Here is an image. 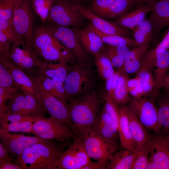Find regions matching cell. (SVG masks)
I'll return each instance as SVG.
<instances>
[{"instance_id": "obj_43", "label": "cell", "mask_w": 169, "mask_h": 169, "mask_svg": "<svg viewBox=\"0 0 169 169\" xmlns=\"http://www.w3.org/2000/svg\"><path fill=\"white\" fill-rule=\"evenodd\" d=\"M0 31L12 42L22 38L16 31L13 20H0Z\"/></svg>"}, {"instance_id": "obj_4", "label": "cell", "mask_w": 169, "mask_h": 169, "mask_svg": "<svg viewBox=\"0 0 169 169\" xmlns=\"http://www.w3.org/2000/svg\"><path fill=\"white\" fill-rule=\"evenodd\" d=\"M43 25L48 32L72 51L77 63L88 64V53L81 44L76 28H71L49 23H45Z\"/></svg>"}, {"instance_id": "obj_18", "label": "cell", "mask_w": 169, "mask_h": 169, "mask_svg": "<svg viewBox=\"0 0 169 169\" xmlns=\"http://www.w3.org/2000/svg\"><path fill=\"white\" fill-rule=\"evenodd\" d=\"M77 8L83 17L88 20L96 29L102 33L109 35H116L129 38L128 29L111 23L93 13L89 9L81 6L79 3L73 1Z\"/></svg>"}, {"instance_id": "obj_9", "label": "cell", "mask_w": 169, "mask_h": 169, "mask_svg": "<svg viewBox=\"0 0 169 169\" xmlns=\"http://www.w3.org/2000/svg\"><path fill=\"white\" fill-rule=\"evenodd\" d=\"M73 139L60 157L57 169H83L91 161L84 148L83 139L76 136Z\"/></svg>"}, {"instance_id": "obj_40", "label": "cell", "mask_w": 169, "mask_h": 169, "mask_svg": "<svg viewBox=\"0 0 169 169\" xmlns=\"http://www.w3.org/2000/svg\"><path fill=\"white\" fill-rule=\"evenodd\" d=\"M42 116H35L33 115H26L17 114L5 113L0 117V124L9 123L11 122L30 121L34 123L42 118Z\"/></svg>"}, {"instance_id": "obj_17", "label": "cell", "mask_w": 169, "mask_h": 169, "mask_svg": "<svg viewBox=\"0 0 169 169\" xmlns=\"http://www.w3.org/2000/svg\"><path fill=\"white\" fill-rule=\"evenodd\" d=\"M0 141L7 151L11 156H15L33 144L47 142L51 141L37 136H25L19 134H12L1 127L0 128Z\"/></svg>"}, {"instance_id": "obj_42", "label": "cell", "mask_w": 169, "mask_h": 169, "mask_svg": "<svg viewBox=\"0 0 169 169\" xmlns=\"http://www.w3.org/2000/svg\"><path fill=\"white\" fill-rule=\"evenodd\" d=\"M18 90L14 88L0 87V117L6 112V102L11 98Z\"/></svg>"}, {"instance_id": "obj_20", "label": "cell", "mask_w": 169, "mask_h": 169, "mask_svg": "<svg viewBox=\"0 0 169 169\" xmlns=\"http://www.w3.org/2000/svg\"><path fill=\"white\" fill-rule=\"evenodd\" d=\"M0 62L10 73L18 90L24 94L32 95L36 98L35 87L30 76L17 67L9 58L0 57Z\"/></svg>"}, {"instance_id": "obj_7", "label": "cell", "mask_w": 169, "mask_h": 169, "mask_svg": "<svg viewBox=\"0 0 169 169\" xmlns=\"http://www.w3.org/2000/svg\"><path fill=\"white\" fill-rule=\"evenodd\" d=\"M84 18L73 1L56 0L50 9L45 23L78 28L83 23Z\"/></svg>"}, {"instance_id": "obj_54", "label": "cell", "mask_w": 169, "mask_h": 169, "mask_svg": "<svg viewBox=\"0 0 169 169\" xmlns=\"http://www.w3.org/2000/svg\"><path fill=\"white\" fill-rule=\"evenodd\" d=\"M85 0H72V1L76 2L79 3V1H84Z\"/></svg>"}, {"instance_id": "obj_47", "label": "cell", "mask_w": 169, "mask_h": 169, "mask_svg": "<svg viewBox=\"0 0 169 169\" xmlns=\"http://www.w3.org/2000/svg\"><path fill=\"white\" fill-rule=\"evenodd\" d=\"M120 72V70L118 72H115L113 75L106 81L105 87L107 94L106 95L113 100L114 90Z\"/></svg>"}, {"instance_id": "obj_22", "label": "cell", "mask_w": 169, "mask_h": 169, "mask_svg": "<svg viewBox=\"0 0 169 169\" xmlns=\"http://www.w3.org/2000/svg\"><path fill=\"white\" fill-rule=\"evenodd\" d=\"M148 20L151 23L155 35L169 26V2L157 0L152 7Z\"/></svg>"}, {"instance_id": "obj_50", "label": "cell", "mask_w": 169, "mask_h": 169, "mask_svg": "<svg viewBox=\"0 0 169 169\" xmlns=\"http://www.w3.org/2000/svg\"><path fill=\"white\" fill-rule=\"evenodd\" d=\"M0 169H25L23 166L18 165L15 163L7 162L0 157Z\"/></svg>"}, {"instance_id": "obj_24", "label": "cell", "mask_w": 169, "mask_h": 169, "mask_svg": "<svg viewBox=\"0 0 169 169\" xmlns=\"http://www.w3.org/2000/svg\"><path fill=\"white\" fill-rule=\"evenodd\" d=\"M152 7L147 4L135 6L118 18L114 23L120 26L132 29L145 19L147 14L151 11Z\"/></svg>"}, {"instance_id": "obj_30", "label": "cell", "mask_w": 169, "mask_h": 169, "mask_svg": "<svg viewBox=\"0 0 169 169\" xmlns=\"http://www.w3.org/2000/svg\"><path fill=\"white\" fill-rule=\"evenodd\" d=\"M117 151L110 160L107 169H131L134 162L135 152L127 149Z\"/></svg>"}, {"instance_id": "obj_26", "label": "cell", "mask_w": 169, "mask_h": 169, "mask_svg": "<svg viewBox=\"0 0 169 169\" xmlns=\"http://www.w3.org/2000/svg\"><path fill=\"white\" fill-rule=\"evenodd\" d=\"M130 130L136 147L142 146L150 141V135L128 106H125Z\"/></svg>"}, {"instance_id": "obj_44", "label": "cell", "mask_w": 169, "mask_h": 169, "mask_svg": "<svg viewBox=\"0 0 169 169\" xmlns=\"http://www.w3.org/2000/svg\"><path fill=\"white\" fill-rule=\"evenodd\" d=\"M0 87H13L18 90L10 73L8 69L0 62Z\"/></svg>"}, {"instance_id": "obj_6", "label": "cell", "mask_w": 169, "mask_h": 169, "mask_svg": "<svg viewBox=\"0 0 169 169\" xmlns=\"http://www.w3.org/2000/svg\"><path fill=\"white\" fill-rule=\"evenodd\" d=\"M29 76L34 84L36 91V99L39 103L45 108L50 115L71 128L70 113L67 105L47 90L37 75Z\"/></svg>"}, {"instance_id": "obj_15", "label": "cell", "mask_w": 169, "mask_h": 169, "mask_svg": "<svg viewBox=\"0 0 169 169\" xmlns=\"http://www.w3.org/2000/svg\"><path fill=\"white\" fill-rule=\"evenodd\" d=\"M83 142L89 156L97 161L110 160L119 149L117 141H110L91 134L84 138Z\"/></svg>"}, {"instance_id": "obj_3", "label": "cell", "mask_w": 169, "mask_h": 169, "mask_svg": "<svg viewBox=\"0 0 169 169\" xmlns=\"http://www.w3.org/2000/svg\"><path fill=\"white\" fill-rule=\"evenodd\" d=\"M31 47L38 56L46 62L68 64L77 61L72 51L48 32L43 25L34 27Z\"/></svg>"}, {"instance_id": "obj_11", "label": "cell", "mask_w": 169, "mask_h": 169, "mask_svg": "<svg viewBox=\"0 0 169 169\" xmlns=\"http://www.w3.org/2000/svg\"><path fill=\"white\" fill-rule=\"evenodd\" d=\"M128 106L146 129L154 132L157 125V108L152 98H133Z\"/></svg>"}, {"instance_id": "obj_39", "label": "cell", "mask_w": 169, "mask_h": 169, "mask_svg": "<svg viewBox=\"0 0 169 169\" xmlns=\"http://www.w3.org/2000/svg\"><path fill=\"white\" fill-rule=\"evenodd\" d=\"M30 121L11 122L1 124V127L10 132H21L33 134V125Z\"/></svg>"}, {"instance_id": "obj_19", "label": "cell", "mask_w": 169, "mask_h": 169, "mask_svg": "<svg viewBox=\"0 0 169 169\" xmlns=\"http://www.w3.org/2000/svg\"><path fill=\"white\" fill-rule=\"evenodd\" d=\"M149 161L157 164L159 169H169V140L155 133L150 135Z\"/></svg>"}, {"instance_id": "obj_45", "label": "cell", "mask_w": 169, "mask_h": 169, "mask_svg": "<svg viewBox=\"0 0 169 169\" xmlns=\"http://www.w3.org/2000/svg\"><path fill=\"white\" fill-rule=\"evenodd\" d=\"M36 75L41 81L44 87L51 95L61 101L60 96L54 87L52 79L42 74L38 70Z\"/></svg>"}, {"instance_id": "obj_23", "label": "cell", "mask_w": 169, "mask_h": 169, "mask_svg": "<svg viewBox=\"0 0 169 169\" xmlns=\"http://www.w3.org/2000/svg\"><path fill=\"white\" fill-rule=\"evenodd\" d=\"M157 97V125L154 132L169 140V94L160 93Z\"/></svg>"}, {"instance_id": "obj_56", "label": "cell", "mask_w": 169, "mask_h": 169, "mask_svg": "<svg viewBox=\"0 0 169 169\" xmlns=\"http://www.w3.org/2000/svg\"><path fill=\"white\" fill-rule=\"evenodd\" d=\"M168 94H169V93H168Z\"/></svg>"}, {"instance_id": "obj_12", "label": "cell", "mask_w": 169, "mask_h": 169, "mask_svg": "<svg viewBox=\"0 0 169 169\" xmlns=\"http://www.w3.org/2000/svg\"><path fill=\"white\" fill-rule=\"evenodd\" d=\"M8 100L6 105L7 113L44 117L46 110L34 96L22 92H17Z\"/></svg>"}, {"instance_id": "obj_5", "label": "cell", "mask_w": 169, "mask_h": 169, "mask_svg": "<svg viewBox=\"0 0 169 169\" xmlns=\"http://www.w3.org/2000/svg\"><path fill=\"white\" fill-rule=\"evenodd\" d=\"M33 134L44 139L65 142L76 136L71 128L65 123L50 115L33 123Z\"/></svg>"}, {"instance_id": "obj_10", "label": "cell", "mask_w": 169, "mask_h": 169, "mask_svg": "<svg viewBox=\"0 0 169 169\" xmlns=\"http://www.w3.org/2000/svg\"><path fill=\"white\" fill-rule=\"evenodd\" d=\"M134 7L133 0H92L89 9L107 20L118 19Z\"/></svg>"}, {"instance_id": "obj_49", "label": "cell", "mask_w": 169, "mask_h": 169, "mask_svg": "<svg viewBox=\"0 0 169 169\" xmlns=\"http://www.w3.org/2000/svg\"><path fill=\"white\" fill-rule=\"evenodd\" d=\"M110 160L105 159L97 161L96 162L91 161L85 166L83 169H107L109 164Z\"/></svg>"}, {"instance_id": "obj_1", "label": "cell", "mask_w": 169, "mask_h": 169, "mask_svg": "<svg viewBox=\"0 0 169 169\" xmlns=\"http://www.w3.org/2000/svg\"><path fill=\"white\" fill-rule=\"evenodd\" d=\"M99 97L95 91L69 101L67 105L69 111L71 128L76 136L83 139L88 136L99 116Z\"/></svg>"}, {"instance_id": "obj_37", "label": "cell", "mask_w": 169, "mask_h": 169, "mask_svg": "<svg viewBox=\"0 0 169 169\" xmlns=\"http://www.w3.org/2000/svg\"><path fill=\"white\" fill-rule=\"evenodd\" d=\"M56 0H31L33 9L40 18L43 24L46 22L50 9Z\"/></svg>"}, {"instance_id": "obj_2", "label": "cell", "mask_w": 169, "mask_h": 169, "mask_svg": "<svg viewBox=\"0 0 169 169\" xmlns=\"http://www.w3.org/2000/svg\"><path fill=\"white\" fill-rule=\"evenodd\" d=\"M64 147L54 140L35 143L17 156L15 163L26 169H57L59 159Z\"/></svg>"}, {"instance_id": "obj_31", "label": "cell", "mask_w": 169, "mask_h": 169, "mask_svg": "<svg viewBox=\"0 0 169 169\" xmlns=\"http://www.w3.org/2000/svg\"><path fill=\"white\" fill-rule=\"evenodd\" d=\"M97 34L104 43L113 46L123 45L130 47H135L139 45L134 40L122 36L109 35L102 33L95 28L90 23L87 27Z\"/></svg>"}, {"instance_id": "obj_32", "label": "cell", "mask_w": 169, "mask_h": 169, "mask_svg": "<svg viewBox=\"0 0 169 169\" xmlns=\"http://www.w3.org/2000/svg\"><path fill=\"white\" fill-rule=\"evenodd\" d=\"M132 31L134 40L140 45L150 44L155 35L152 25L148 19L132 29Z\"/></svg>"}, {"instance_id": "obj_16", "label": "cell", "mask_w": 169, "mask_h": 169, "mask_svg": "<svg viewBox=\"0 0 169 169\" xmlns=\"http://www.w3.org/2000/svg\"><path fill=\"white\" fill-rule=\"evenodd\" d=\"M36 56L32 47L23 38L12 42L9 59L17 67L24 72H32V69L35 67Z\"/></svg>"}, {"instance_id": "obj_13", "label": "cell", "mask_w": 169, "mask_h": 169, "mask_svg": "<svg viewBox=\"0 0 169 169\" xmlns=\"http://www.w3.org/2000/svg\"><path fill=\"white\" fill-rule=\"evenodd\" d=\"M144 59L147 63L155 67L153 77L155 85L154 94L157 96L164 79L169 71V49L159 48L156 46L148 50Z\"/></svg>"}, {"instance_id": "obj_25", "label": "cell", "mask_w": 169, "mask_h": 169, "mask_svg": "<svg viewBox=\"0 0 169 169\" xmlns=\"http://www.w3.org/2000/svg\"><path fill=\"white\" fill-rule=\"evenodd\" d=\"M35 58V67L41 74L50 78H56L64 82L72 67L62 62L53 63L42 61L37 56Z\"/></svg>"}, {"instance_id": "obj_8", "label": "cell", "mask_w": 169, "mask_h": 169, "mask_svg": "<svg viewBox=\"0 0 169 169\" xmlns=\"http://www.w3.org/2000/svg\"><path fill=\"white\" fill-rule=\"evenodd\" d=\"M31 0H18L13 22L17 33L31 46L34 28V18Z\"/></svg>"}, {"instance_id": "obj_38", "label": "cell", "mask_w": 169, "mask_h": 169, "mask_svg": "<svg viewBox=\"0 0 169 169\" xmlns=\"http://www.w3.org/2000/svg\"><path fill=\"white\" fill-rule=\"evenodd\" d=\"M104 99L105 101L104 109L118 129L120 117L118 105L106 95Z\"/></svg>"}, {"instance_id": "obj_53", "label": "cell", "mask_w": 169, "mask_h": 169, "mask_svg": "<svg viewBox=\"0 0 169 169\" xmlns=\"http://www.w3.org/2000/svg\"><path fill=\"white\" fill-rule=\"evenodd\" d=\"M165 93H169V71L165 77L162 85Z\"/></svg>"}, {"instance_id": "obj_14", "label": "cell", "mask_w": 169, "mask_h": 169, "mask_svg": "<svg viewBox=\"0 0 169 169\" xmlns=\"http://www.w3.org/2000/svg\"><path fill=\"white\" fill-rule=\"evenodd\" d=\"M88 65L77 63L72 67L64 82L65 89L69 96L85 91L91 84L92 74Z\"/></svg>"}, {"instance_id": "obj_28", "label": "cell", "mask_w": 169, "mask_h": 169, "mask_svg": "<svg viewBox=\"0 0 169 169\" xmlns=\"http://www.w3.org/2000/svg\"><path fill=\"white\" fill-rule=\"evenodd\" d=\"M77 28L81 44L88 53L94 56L101 51L104 43L97 34L88 27Z\"/></svg>"}, {"instance_id": "obj_29", "label": "cell", "mask_w": 169, "mask_h": 169, "mask_svg": "<svg viewBox=\"0 0 169 169\" xmlns=\"http://www.w3.org/2000/svg\"><path fill=\"white\" fill-rule=\"evenodd\" d=\"M120 114L118 133L120 144L125 149L135 152L136 146L131 134L125 105L120 108Z\"/></svg>"}, {"instance_id": "obj_52", "label": "cell", "mask_w": 169, "mask_h": 169, "mask_svg": "<svg viewBox=\"0 0 169 169\" xmlns=\"http://www.w3.org/2000/svg\"><path fill=\"white\" fill-rule=\"evenodd\" d=\"M157 0H133L135 7L137 6L147 4L151 6H152L155 3Z\"/></svg>"}, {"instance_id": "obj_33", "label": "cell", "mask_w": 169, "mask_h": 169, "mask_svg": "<svg viewBox=\"0 0 169 169\" xmlns=\"http://www.w3.org/2000/svg\"><path fill=\"white\" fill-rule=\"evenodd\" d=\"M114 94V101L118 105L124 104L131 100L128 91L127 82L129 79L127 74L120 69Z\"/></svg>"}, {"instance_id": "obj_27", "label": "cell", "mask_w": 169, "mask_h": 169, "mask_svg": "<svg viewBox=\"0 0 169 169\" xmlns=\"http://www.w3.org/2000/svg\"><path fill=\"white\" fill-rule=\"evenodd\" d=\"M150 44L140 45L130 50L125 58L123 70L127 74L137 73L140 68Z\"/></svg>"}, {"instance_id": "obj_48", "label": "cell", "mask_w": 169, "mask_h": 169, "mask_svg": "<svg viewBox=\"0 0 169 169\" xmlns=\"http://www.w3.org/2000/svg\"><path fill=\"white\" fill-rule=\"evenodd\" d=\"M12 41L0 31V57L9 58L10 49Z\"/></svg>"}, {"instance_id": "obj_34", "label": "cell", "mask_w": 169, "mask_h": 169, "mask_svg": "<svg viewBox=\"0 0 169 169\" xmlns=\"http://www.w3.org/2000/svg\"><path fill=\"white\" fill-rule=\"evenodd\" d=\"M130 50L129 47L125 46L108 45L105 49V54L114 67L121 69H123L125 59Z\"/></svg>"}, {"instance_id": "obj_55", "label": "cell", "mask_w": 169, "mask_h": 169, "mask_svg": "<svg viewBox=\"0 0 169 169\" xmlns=\"http://www.w3.org/2000/svg\"><path fill=\"white\" fill-rule=\"evenodd\" d=\"M163 0V1H167L169 2V0Z\"/></svg>"}, {"instance_id": "obj_36", "label": "cell", "mask_w": 169, "mask_h": 169, "mask_svg": "<svg viewBox=\"0 0 169 169\" xmlns=\"http://www.w3.org/2000/svg\"><path fill=\"white\" fill-rule=\"evenodd\" d=\"M150 151V141L145 145L136 147L135 159L131 169H146L149 161Z\"/></svg>"}, {"instance_id": "obj_21", "label": "cell", "mask_w": 169, "mask_h": 169, "mask_svg": "<svg viewBox=\"0 0 169 169\" xmlns=\"http://www.w3.org/2000/svg\"><path fill=\"white\" fill-rule=\"evenodd\" d=\"M89 134L110 141H117L118 129L104 108L92 127Z\"/></svg>"}, {"instance_id": "obj_46", "label": "cell", "mask_w": 169, "mask_h": 169, "mask_svg": "<svg viewBox=\"0 0 169 169\" xmlns=\"http://www.w3.org/2000/svg\"><path fill=\"white\" fill-rule=\"evenodd\" d=\"M52 79L54 87L60 96L61 101L67 105L66 103L69 100V96L65 89L64 82L56 78Z\"/></svg>"}, {"instance_id": "obj_51", "label": "cell", "mask_w": 169, "mask_h": 169, "mask_svg": "<svg viewBox=\"0 0 169 169\" xmlns=\"http://www.w3.org/2000/svg\"><path fill=\"white\" fill-rule=\"evenodd\" d=\"M10 154L6 150L2 143L0 142V157L7 162L13 163V159Z\"/></svg>"}, {"instance_id": "obj_35", "label": "cell", "mask_w": 169, "mask_h": 169, "mask_svg": "<svg viewBox=\"0 0 169 169\" xmlns=\"http://www.w3.org/2000/svg\"><path fill=\"white\" fill-rule=\"evenodd\" d=\"M94 56V62L98 74L106 81L115 73L114 66L105 53L100 51Z\"/></svg>"}, {"instance_id": "obj_41", "label": "cell", "mask_w": 169, "mask_h": 169, "mask_svg": "<svg viewBox=\"0 0 169 169\" xmlns=\"http://www.w3.org/2000/svg\"><path fill=\"white\" fill-rule=\"evenodd\" d=\"M18 0H0V20H13Z\"/></svg>"}]
</instances>
